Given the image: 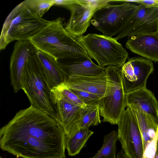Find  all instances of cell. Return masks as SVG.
<instances>
[{"instance_id": "ba28073f", "label": "cell", "mask_w": 158, "mask_h": 158, "mask_svg": "<svg viewBox=\"0 0 158 158\" xmlns=\"http://www.w3.org/2000/svg\"><path fill=\"white\" fill-rule=\"evenodd\" d=\"M118 125V138L122 150L128 158H144L142 135L135 116L129 105H127Z\"/></svg>"}, {"instance_id": "30bf717a", "label": "cell", "mask_w": 158, "mask_h": 158, "mask_svg": "<svg viewBox=\"0 0 158 158\" xmlns=\"http://www.w3.org/2000/svg\"><path fill=\"white\" fill-rule=\"evenodd\" d=\"M125 94L146 86L147 79L154 70L152 61L140 57L128 59L121 67Z\"/></svg>"}, {"instance_id": "277c9868", "label": "cell", "mask_w": 158, "mask_h": 158, "mask_svg": "<svg viewBox=\"0 0 158 158\" xmlns=\"http://www.w3.org/2000/svg\"><path fill=\"white\" fill-rule=\"evenodd\" d=\"M51 21L38 16L25 1L17 5L7 17L0 37V49L14 40H29Z\"/></svg>"}, {"instance_id": "7a4b0ae2", "label": "cell", "mask_w": 158, "mask_h": 158, "mask_svg": "<svg viewBox=\"0 0 158 158\" xmlns=\"http://www.w3.org/2000/svg\"><path fill=\"white\" fill-rule=\"evenodd\" d=\"M64 19L50 22L29 40L35 48L57 60L91 58L83 43L82 36L72 34L65 28Z\"/></svg>"}, {"instance_id": "d6986e66", "label": "cell", "mask_w": 158, "mask_h": 158, "mask_svg": "<svg viewBox=\"0 0 158 158\" xmlns=\"http://www.w3.org/2000/svg\"><path fill=\"white\" fill-rule=\"evenodd\" d=\"M127 104H136L158 122V101L146 86L126 94Z\"/></svg>"}, {"instance_id": "9c48e42d", "label": "cell", "mask_w": 158, "mask_h": 158, "mask_svg": "<svg viewBox=\"0 0 158 158\" xmlns=\"http://www.w3.org/2000/svg\"><path fill=\"white\" fill-rule=\"evenodd\" d=\"M158 31V6L148 7L142 5L128 15L122 30L115 38L118 40L140 34Z\"/></svg>"}, {"instance_id": "6da1fadb", "label": "cell", "mask_w": 158, "mask_h": 158, "mask_svg": "<svg viewBox=\"0 0 158 158\" xmlns=\"http://www.w3.org/2000/svg\"><path fill=\"white\" fill-rule=\"evenodd\" d=\"M61 125L31 106L17 112L0 130V147L23 158H66Z\"/></svg>"}, {"instance_id": "d4e9b609", "label": "cell", "mask_w": 158, "mask_h": 158, "mask_svg": "<svg viewBox=\"0 0 158 158\" xmlns=\"http://www.w3.org/2000/svg\"><path fill=\"white\" fill-rule=\"evenodd\" d=\"M135 3L148 7L158 6V0H136Z\"/></svg>"}, {"instance_id": "cb8c5ba5", "label": "cell", "mask_w": 158, "mask_h": 158, "mask_svg": "<svg viewBox=\"0 0 158 158\" xmlns=\"http://www.w3.org/2000/svg\"><path fill=\"white\" fill-rule=\"evenodd\" d=\"M69 89L76 94L86 106L98 105L100 98L96 95L84 91Z\"/></svg>"}, {"instance_id": "7c38bea8", "label": "cell", "mask_w": 158, "mask_h": 158, "mask_svg": "<svg viewBox=\"0 0 158 158\" xmlns=\"http://www.w3.org/2000/svg\"><path fill=\"white\" fill-rule=\"evenodd\" d=\"M35 48L29 40L17 41L15 44L10 59V78L14 92L21 89V79L25 65Z\"/></svg>"}, {"instance_id": "52a82bcc", "label": "cell", "mask_w": 158, "mask_h": 158, "mask_svg": "<svg viewBox=\"0 0 158 158\" xmlns=\"http://www.w3.org/2000/svg\"><path fill=\"white\" fill-rule=\"evenodd\" d=\"M137 7L127 2L107 5L95 12L91 23L103 35L112 37L120 33L125 20Z\"/></svg>"}, {"instance_id": "f1b7e54d", "label": "cell", "mask_w": 158, "mask_h": 158, "mask_svg": "<svg viewBox=\"0 0 158 158\" xmlns=\"http://www.w3.org/2000/svg\"><path fill=\"white\" fill-rule=\"evenodd\" d=\"M0 158H2L1 156L0 157Z\"/></svg>"}, {"instance_id": "2e32d148", "label": "cell", "mask_w": 158, "mask_h": 158, "mask_svg": "<svg viewBox=\"0 0 158 158\" xmlns=\"http://www.w3.org/2000/svg\"><path fill=\"white\" fill-rule=\"evenodd\" d=\"M127 105L131 107L136 118L142 137L145 154L158 135V122L138 105L134 104Z\"/></svg>"}, {"instance_id": "7402d4cb", "label": "cell", "mask_w": 158, "mask_h": 158, "mask_svg": "<svg viewBox=\"0 0 158 158\" xmlns=\"http://www.w3.org/2000/svg\"><path fill=\"white\" fill-rule=\"evenodd\" d=\"M81 120L79 129L89 128L101 123L100 110L98 105L87 106L81 107Z\"/></svg>"}, {"instance_id": "5bb4252c", "label": "cell", "mask_w": 158, "mask_h": 158, "mask_svg": "<svg viewBox=\"0 0 158 158\" xmlns=\"http://www.w3.org/2000/svg\"><path fill=\"white\" fill-rule=\"evenodd\" d=\"M64 85L68 88L91 93L100 98L105 96L108 92L106 73L98 76H69Z\"/></svg>"}, {"instance_id": "e0dca14e", "label": "cell", "mask_w": 158, "mask_h": 158, "mask_svg": "<svg viewBox=\"0 0 158 158\" xmlns=\"http://www.w3.org/2000/svg\"><path fill=\"white\" fill-rule=\"evenodd\" d=\"M67 78L69 76H98L106 73V67L95 64L91 58L58 60Z\"/></svg>"}, {"instance_id": "44dd1931", "label": "cell", "mask_w": 158, "mask_h": 158, "mask_svg": "<svg viewBox=\"0 0 158 158\" xmlns=\"http://www.w3.org/2000/svg\"><path fill=\"white\" fill-rule=\"evenodd\" d=\"M118 135V131L114 130L104 135L101 148L96 155L89 158H116Z\"/></svg>"}, {"instance_id": "ac0fdd59", "label": "cell", "mask_w": 158, "mask_h": 158, "mask_svg": "<svg viewBox=\"0 0 158 158\" xmlns=\"http://www.w3.org/2000/svg\"><path fill=\"white\" fill-rule=\"evenodd\" d=\"M35 52L40 62L51 90L64 83L66 80V77L57 60L36 49Z\"/></svg>"}, {"instance_id": "83f0119b", "label": "cell", "mask_w": 158, "mask_h": 158, "mask_svg": "<svg viewBox=\"0 0 158 158\" xmlns=\"http://www.w3.org/2000/svg\"><path fill=\"white\" fill-rule=\"evenodd\" d=\"M116 158H128L122 150H121L118 152Z\"/></svg>"}, {"instance_id": "8fae6325", "label": "cell", "mask_w": 158, "mask_h": 158, "mask_svg": "<svg viewBox=\"0 0 158 158\" xmlns=\"http://www.w3.org/2000/svg\"><path fill=\"white\" fill-rule=\"evenodd\" d=\"M66 8L70 11V16L65 28L72 34L82 36L90 26L94 14L101 7L89 3L87 0H76Z\"/></svg>"}, {"instance_id": "484cf974", "label": "cell", "mask_w": 158, "mask_h": 158, "mask_svg": "<svg viewBox=\"0 0 158 158\" xmlns=\"http://www.w3.org/2000/svg\"><path fill=\"white\" fill-rule=\"evenodd\" d=\"M76 0H55V5L67 7L75 3Z\"/></svg>"}, {"instance_id": "8992f818", "label": "cell", "mask_w": 158, "mask_h": 158, "mask_svg": "<svg viewBox=\"0 0 158 158\" xmlns=\"http://www.w3.org/2000/svg\"><path fill=\"white\" fill-rule=\"evenodd\" d=\"M81 38L88 55L100 67L113 65L121 68L128 58V52L115 38L93 33Z\"/></svg>"}, {"instance_id": "3957f363", "label": "cell", "mask_w": 158, "mask_h": 158, "mask_svg": "<svg viewBox=\"0 0 158 158\" xmlns=\"http://www.w3.org/2000/svg\"><path fill=\"white\" fill-rule=\"evenodd\" d=\"M21 85L31 106L57 120L56 107L52 99L51 90L35 52L30 56L25 65Z\"/></svg>"}, {"instance_id": "603a6c76", "label": "cell", "mask_w": 158, "mask_h": 158, "mask_svg": "<svg viewBox=\"0 0 158 158\" xmlns=\"http://www.w3.org/2000/svg\"><path fill=\"white\" fill-rule=\"evenodd\" d=\"M26 4L39 17L42 18L52 6L55 0H26Z\"/></svg>"}, {"instance_id": "4fadbf2b", "label": "cell", "mask_w": 158, "mask_h": 158, "mask_svg": "<svg viewBox=\"0 0 158 158\" xmlns=\"http://www.w3.org/2000/svg\"><path fill=\"white\" fill-rule=\"evenodd\" d=\"M57 109V120L63 128L66 136H71L79 129L82 107L62 99L53 101Z\"/></svg>"}, {"instance_id": "4316f807", "label": "cell", "mask_w": 158, "mask_h": 158, "mask_svg": "<svg viewBox=\"0 0 158 158\" xmlns=\"http://www.w3.org/2000/svg\"><path fill=\"white\" fill-rule=\"evenodd\" d=\"M155 152L152 157H146V158H158V135L155 141Z\"/></svg>"}, {"instance_id": "ffe728a7", "label": "cell", "mask_w": 158, "mask_h": 158, "mask_svg": "<svg viewBox=\"0 0 158 158\" xmlns=\"http://www.w3.org/2000/svg\"><path fill=\"white\" fill-rule=\"evenodd\" d=\"M94 133V132L89 128H85L80 130L71 136H66V149L69 156H73L78 154Z\"/></svg>"}, {"instance_id": "9a60e30c", "label": "cell", "mask_w": 158, "mask_h": 158, "mask_svg": "<svg viewBox=\"0 0 158 158\" xmlns=\"http://www.w3.org/2000/svg\"><path fill=\"white\" fill-rule=\"evenodd\" d=\"M126 47L132 52L143 57L158 62V31L132 36Z\"/></svg>"}, {"instance_id": "5b68a950", "label": "cell", "mask_w": 158, "mask_h": 158, "mask_svg": "<svg viewBox=\"0 0 158 158\" xmlns=\"http://www.w3.org/2000/svg\"><path fill=\"white\" fill-rule=\"evenodd\" d=\"M108 92L100 99L98 105L103 122L118 124L127 107L126 94L121 68L113 65L106 67Z\"/></svg>"}]
</instances>
